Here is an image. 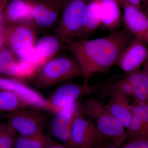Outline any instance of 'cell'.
<instances>
[{
  "label": "cell",
  "mask_w": 148,
  "mask_h": 148,
  "mask_svg": "<svg viewBox=\"0 0 148 148\" xmlns=\"http://www.w3.org/2000/svg\"><path fill=\"white\" fill-rule=\"evenodd\" d=\"M11 0H0V14L3 12Z\"/></svg>",
  "instance_id": "30"
},
{
  "label": "cell",
  "mask_w": 148,
  "mask_h": 148,
  "mask_svg": "<svg viewBox=\"0 0 148 148\" xmlns=\"http://www.w3.org/2000/svg\"><path fill=\"white\" fill-rule=\"evenodd\" d=\"M126 141L148 139V127L139 117L132 112V117L128 126L125 129Z\"/></svg>",
  "instance_id": "23"
},
{
  "label": "cell",
  "mask_w": 148,
  "mask_h": 148,
  "mask_svg": "<svg viewBox=\"0 0 148 148\" xmlns=\"http://www.w3.org/2000/svg\"><path fill=\"white\" fill-rule=\"evenodd\" d=\"M148 58V48L143 37H135L123 49L115 64L126 73L139 70Z\"/></svg>",
  "instance_id": "10"
},
{
  "label": "cell",
  "mask_w": 148,
  "mask_h": 148,
  "mask_svg": "<svg viewBox=\"0 0 148 148\" xmlns=\"http://www.w3.org/2000/svg\"><path fill=\"white\" fill-rule=\"evenodd\" d=\"M43 1H46L55 4L56 5L61 7V8H62L64 2L66 0H43Z\"/></svg>",
  "instance_id": "31"
},
{
  "label": "cell",
  "mask_w": 148,
  "mask_h": 148,
  "mask_svg": "<svg viewBox=\"0 0 148 148\" xmlns=\"http://www.w3.org/2000/svg\"><path fill=\"white\" fill-rule=\"evenodd\" d=\"M78 103L66 106L53 114L51 120L50 131L53 138L69 148H72L71 130Z\"/></svg>",
  "instance_id": "12"
},
{
  "label": "cell",
  "mask_w": 148,
  "mask_h": 148,
  "mask_svg": "<svg viewBox=\"0 0 148 148\" xmlns=\"http://www.w3.org/2000/svg\"><path fill=\"white\" fill-rule=\"evenodd\" d=\"M19 61L15 53L0 43V75L13 79Z\"/></svg>",
  "instance_id": "21"
},
{
  "label": "cell",
  "mask_w": 148,
  "mask_h": 148,
  "mask_svg": "<svg viewBox=\"0 0 148 148\" xmlns=\"http://www.w3.org/2000/svg\"><path fill=\"white\" fill-rule=\"evenodd\" d=\"M104 95L110 96L114 93H121L134 99L132 86L126 76L121 79L109 82L103 88Z\"/></svg>",
  "instance_id": "24"
},
{
  "label": "cell",
  "mask_w": 148,
  "mask_h": 148,
  "mask_svg": "<svg viewBox=\"0 0 148 148\" xmlns=\"http://www.w3.org/2000/svg\"><path fill=\"white\" fill-rule=\"evenodd\" d=\"M123 10L122 21L125 30L134 37H143L148 30V16L142 8L130 4L127 0H119Z\"/></svg>",
  "instance_id": "13"
},
{
  "label": "cell",
  "mask_w": 148,
  "mask_h": 148,
  "mask_svg": "<svg viewBox=\"0 0 148 148\" xmlns=\"http://www.w3.org/2000/svg\"><path fill=\"white\" fill-rule=\"evenodd\" d=\"M101 0H89L86 19L80 39H88L101 25Z\"/></svg>",
  "instance_id": "18"
},
{
  "label": "cell",
  "mask_w": 148,
  "mask_h": 148,
  "mask_svg": "<svg viewBox=\"0 0 148 148\" xmlns=\"http://www.w3.org/2000/svg\"><path fill=\"white\" fill-rule=\"evenodd\" d=\"M46 148H69L66 146L64 145L63 144L58 143V142L53 144V145H51L47 147Z\"/></svg>",
  "instance_id": "32"
},
{
  "label": "cell",
  "mask_w": 148,
  "mask_h": 148,
  "mask_svg": "<svg viewBox=\"0 0 148 148\" xmlns=\"http://www.w3.org/2000/svg\"><path fill=\"white\" fill-rule=\"evenodd\" d=\"M71 140L72 148H93L101 142L95 123L81 114L78 108L72 123Z\"/></svg>",
  "instance_id": "8"
},
{
  "label": "cell",
  "mask_w": 148,
  "mask_h": 148,
  "mask_svg": "<svg viewBox=\"0 0 148 148\" xmlns=\"http://www.w3.org/2000/svg\"><path fill=\"white\" fill-rule=\"evenodd\" d=\"M31 10L27 0H11L0 14L1 26L30 22Z\"/></svg>",
  "instance_id": "14"
},
{
  "label": "cell",
  "mask_w": 148,
  "mask_h": 148,
  "mask_svg": "<svg viewBox=\"0 0 148 148\" xmlns=\"http://www.w3.org/2000/svg\"><path fill=\"white\" fill-rule=\"evenodd\" d=\"M109 97L108 102L105 105L106 109L126 129L132 117L129 97L119 93H114Z\"/></svg>",
  "instance_id": "15"
},
{
  "label": "cell",
  "mask_w": 148,
  "mask_h": 148,
  "mask_svg": "<svg viewBox=\"0 0 148 148\" xmlns=\"http://www.w3.org/2000/svg\"><path fill=\"white\" fill-rule=\"evenodd\" d=\"M0 90L18 95L38 110L52 114L59 110L49 104L46 99L38 92L18 80L0 75Z\"/></svg>",
  "instance_id": "11"
},
{
  "label": "cell",
  "mask_w": 148,
  "mask_h": 148,
  "mask_svg": "<svg viewBox=\"0 0 148 148\" xmlns=\"http://www.w3.org/2000/svg\"><path fill=\"white\" fill-rule=\"evenodd\" d=\"M144 5V6L146 9L148 7V0H142V5Z\"/></svg>",
  "instance_id": "35"
},
{
  "label": "cell",
  "mask_w": 148,
  "mask_h": 148,
  "mask_svg": "<svg viewBox=\"0 0 148 148\" xmlns=\"http://www.w3.org/2000/svg\"><path fill=\"white\" fill-rule=\"evenodd\" d=\"M146 10H147V12H146V13L147 14L148 16V8L146 9ZM143 38H144V40H145V41L146 43L148 45V30L147 32L145 34V36L143 37Z\"/></svg>",
  "instance_id": "34"
},
{
  "label": "cell",
  "mask_w": 148,
  "mask_h": 148,
  "mask_svg": "<svg viewBox=\"0 0 148 148\" xmlns=\"http://www.w3.org/2000/svg\"><path fill=\"white\" fill-rule=\"evenodd\" d=\"M143 71L145 73L147 77L148 78V58L147 60L143 64Z\"/></svg>",
  "instance_id": "33"
},
{
  "label": "cell",
  "mask_w": 148,
  "mask_h": 148,
  "mask_svg": "<svg viewBox=\"0 0 148 148\" xmlns=\"http://www.w3.org/2000/svg\"><path fill=\"white\" fill-rule=\"evenodd\" d=\"M93 148H121L118 147L110 143L101 142L97 143Z\"/></svg>",
  "instance_id": "28"
},
{
  "label": "cell",
  "mask_w": 148,
  "mask_h": 148,
  "mask_svg": "<svg viewBox=\"0 0 148 148\" xmlns=\"http://www.w3.org/2000/svg\"><path fill=\"white\" fill-rule=\"evenodd\" d=\"M131 106L132 112L138 116L144 124L148 127V103L133 100Z\"/></svg>",
  "instance_id": "26"
},
{
  "label": "cell",
  "mask_w": 148,
  "mask_h": 148,
  "mask_svg": "<svg viewBox=\"0 0 148 148\" xmlns=\"http://www.w3.org/2000/svg\"><path fill=\"white\" fill-rule=\"evenodd\" d=\"M26 109H36L18 95L0 90V113H9Z\"/></svg>",
  "instance_id": "20"
},
{
  "label": "cell",
  "mask_w": 148,
  "mask_h": 148,
  "mask_svg": "<svg viewBox=\"0 0 148 148\" xmlns=\"http://www.w3.org/2000/svg\"><path fill=\"white\" fill-rule=\"evenodd\" d=\"M134 37L125 29L117 30L102 38L74 40L66 45L65 49L79 64L83 83L89 84L94 74L106 73L115 64L120 53Z\"/></svg>",
  "instance_id": "1"
},
{
  "label": "cell",
  "mask_w": 148,
  "mask_h": 148,
  "mask_svg": "<svg viewBox=\"0 0 148 148\" xmlns=\"http://www.w3.org/2000/svg\"><path fill=\"white\" fill-rule=\"evenodd\" d=\"M37 32L30 22L0 27V40L15 54L34 48L37 40Z\"/></svg>",
  "instance_id": "5"
},
{
  "label": "cell",
  "mask_w": 148,
  "mask_h": 148,
  "mask_svg": "<svg viewBox=\"0 0 148 148\" xmlns=\"http://www.w3.org/2000/svg\"><path fill=\"white\" fill-rule=\"evenodd\" d=\"M121 148H148V139H142L128 141Z\"/></svg>",
  "instance_id": "27"
},
{
  "label": "cell",
  "mask_w": 148,
  "mask_h": 148,
  "mask_svg": "<svg viewBox=\"0 0 148 148\" xmlns=\"http://www.w3.org/2000/svg\"><path fill=\"white\" fill-rule=\"evenodd\" d=\"M78 109L81 114L95 123L101 142L110 143L119 148L125 143V128L109 112L105 105L90 97L82 104H78Z\"/></svg>",
  "instance_id": "2"
},
{
  "label": "cell",
  "mask_w": 148,
  "mask_h": 148,
  "mask_svg": "<svg viewBox=\"0 0 148 148\" xmlns=\"http://www.w3.org/2000/svg\"><path fill=\"white\" fill-rule=\"evenodd\" d=\"M49 113L37 109H26L6 114V121L18 135L32 136L43 132Z\"/></svg>",
  "instance_id": "6"
},
{
  "label": "cell",
  "mask_w": 148,
  "mask_h": 148,
  "mask_svg": "<svg viewBox=\"0 0 148 148\" xmlns=\"http://www.w3.org/2000/svg\"><path fill=\"white\" fill-rule=\"evenodd\" d=\"M106 83L100 82L92 85L83 83L82 84L73 83L66 84L60 86L46 99L51 106L61 110L77 103L84 96L91 95Z\"/></svg>",
  "instance_id": "7"
},
{
  "label": "cell",
  "mask_w": 148,
  "mask_h": 148,
  "mask_svg": "<svg viewBox=\"0 0 148 148\" xmlns=\"http://www.w3.org/2000/svg\"><path fill=\"white\" fill-rule=\"evenodd\" d=\"M56 143L43 132L29 136L17 135L13 148H46Z\"/></svg>",
  "instance_id": "22"
},
{
  "label": "cell",
  "mask_w": 148,
  "mask_h": 148,
  "mask_svg": "<svg viewBox=\"0 0 148 148\" xmlns=\"http://www.w3.org/2000/svg\"><path fill=\"white\" fill-rule=\"evenodd\" d=\"M119 0H101V25L110 32L118 30L122 21Z\"/></svg>",
  "instance_id": "16"
},
{
  "label": "cell",
  "mask_w": 148,
  "mask_h": 148,
  "mask_svg": "<svg viewBox=\"0 0 148 148\" xmlns=\"http://www.w3.org/2000/svg\"><path fill=\"white\" fill-rule=\"evenodd\" d=\"M65 47L66 45L57 36L47 35L37 40L34 49L40 58L47 62Z\"/></svg>",
  "instance_id": "17"
},
{
  "label": "cell",
  "mask_w": 148,
  "mask_h": 148,
  "mask_svg": "<svg viewBox=\"0 0 148 148\" xmlns=\"http://www.w3.org/2000/svg\"><path fill=\"white\" fill-rule=\"evenodd\" d=\"M77 77H82V73L76 59L71 53L58 54L40 68L35 85L42 89Z\"/></svg>",
  "instance_id": "3"
},
{
  "label": "cell",
  "mask_w": 148,
  "mask_h": 148,
  "mask_svg": "<svg viewBox=\"0 0 148 148\" xmlns=\"http://www.w3.org/2000/svg\"><path fill=\"white\" fill-rule=\"evenodd\" d=\"M31 10V23L37 32L48 31L58 24L61 8L43 0H27Z\"/></svg>",
  "instance_id": "9"
},
{
  "label": "cell",
  "mask_w": 148,
  "mask_h": 148,
  "mask_svg": "<svg viewBox=\"0 0 148 148\" xmlns=\"http://www.w3.org/2000/svg\"><path fill=\"white\" fill-rule=\"evenodd\" d=\"M128 79L133 90V100L148 103V78L143 71H137L127 73Z\"/></svg>",
  "instance_id": "19"
},
{
  "label": "cell",
  "mask_w": 148,
  "mask_h": 148,
  "mask_svg": "<svg viewBox=\"0 0 148 148\" xmlns=\"http://www.w3.org/2000/svg\"><path fill=\"white\" fill-rule=\"evenodd\" d=\"M127 1L130 4L139 8H142V0H127Z\"/></svg>",
  "instance_id": "29"
},
{
  "label": "cell",
  "mask_w": 148,
  "mask_h": 148,
  "mask_svg": "<svg viewBox=\"0 0 148 148\" xmlns=\"http://www.w3.org/2000/svg\"><path fill=\"white\" fill-rule=\"evenodd\" d=\"M17 135L7 122H0V148H13Z\"/></svg>",
  "instance_id": "25"
},
{
  "label": "cell",
  "mask_w": 148,
  "mask_h": 148,
  "mask_svg": "<svg viewBox=\"0 0 148 148\" xmlns=\"http://www.w3.org/2000/svg\"><path fill=\"white\" fill-rule=\"evenodd\" d=\"M89 0H66L62 9L54 35L65 45L80 39L85 24Z\"/></svg>",
  "instance_id": "4"
}]
</instances>
